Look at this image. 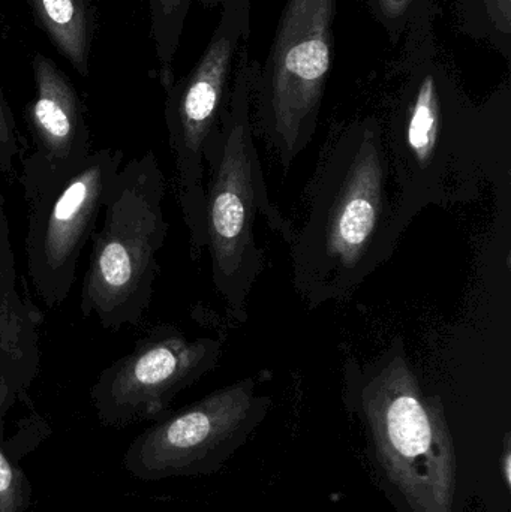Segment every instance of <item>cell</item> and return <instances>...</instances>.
<instances>
[{
  "label": "cell",
  "instance_id": "cell-1",
  "mask_svg": "<svg viewBox=\"0 0 511 512\" xmlns=\"http://www.w3.org/2000/svg\"><path fill=\"white\" fill-rule=\"evenodd\" d=\"M392 179L375 117L345 126L318 159L308 216L290 243L294 286L309 309L344 300L392 256L408 225Z\"/></svg>",
  "mask_w": 511,
  "mask_h": 512
},
{
  "label": "cell",
  "instance_id": "cell-2",
  "mask_svg": "<svg viewBox=\"0 0 511 512\" xmlns=\"http://www.w3.org/2000/svg\"><path fill=\"white\" fill-rule=\"evenodd\" d=\"M249 41L240 48L228 110L204 149L206 249L212 282L231 318L248 319V298L264 270L255 240L257 216L290 245L294 227L272 203L254 141Z\"/></svg>",
  "mask_w": 511,
  "mask_h": 512
},
{
  "label": "cell",
  "instance_id": "cell-3",
  "mask_svg": "<svg viewBox=\"0 0 511 512\" xmlns=\"http://www.w3.org/2000/svg\"><path fill=\"white\" fill-rule=\"evenodd\" d=\"M347 391L368 423L381 466L413 512H453L456 456L437 397L423 394L402 340L347 364Z\"/></svg>",
  "mask_w": 511,
  "mask_h": 512
},
{
  "label": "cell",
  "instance_id": "cell-4",
  "mask_svg": "<svg viewBox=\"0 0 511 512\" xmlns=\"http://www.w3.org/2000/svg\"><path fill=\"white\" fill-rule=\"evenodd\" d=\"M435 11L434 0L423 3L405 33L404 80L384 129L399 210L408 224L429 204L446 200L447 176L477 113L441 60Z\"/></svg>",
  "mask_w": 511,
  "mask_h": 512
},
{
  "label": "cell",
  "instance_id": "cell-5",
  "mask_svg": "<svg viewBox=\"0 0 511 512\" xmlns=\"http://www.w3.org/2000/svg\"><path fill=\"white\" fill-rule=\"evenodd\" d=\"M164 173L152 150L123 162L90 237L89 267L80 312L102 328L119 331L143 321L168 236Z\"/></svg>",
  "mask_w": 511,
  "mask_h": 512
},
{
  "label": "cell",
  "instance_id": "cell-6",
  "mask_svg": "<svg viewBox=\"0 0 511 512\" xmlns=\"http://www.w3.org/2000/svg\"><path fill=\"white\" fill-rule=\"evenodd\" d=\"M338 0H287L263 65L251 59L252 126L285 170L314 140L333 66Z\"/></svg>",
  "mask_w": 511,
  "mask_h": 512
},
{
  "label": "cell",
  "instance_id": "cell-7",
  "mask_svg": "<svg viewBox=\"0 0 511 512\" xmlns=\"http://www.w3.org/2000/svg\"><path fill=\"white\" fill-rule=\"evenodd\" d=\"M251 3L224 0L218 26L194 68L165 87V125L192 259L206 251L204 149L230 105L240 48L251 35Z\"/></svg>",
  "mask_w": 511,
  "mask_h": 512
},
{
  "label": "cell",
  "instance_id": "cell-8",
  "mask_svg": "<svg viewBox=\"0 0 511 512\" xmlns=\"http://www.w3.org/2000/svg\"><path fill=\"white\" fill-rule=\"evenodd\" d=\"M122 150H92L63 173L26 183L29 204L27 273L45 306H62L71 294L78 261L123 165Z\"/></svg>",
  "mask_w": 511,
  "mask_h": 512
},
{
  "label": "cell",
  "instance_id": "cell-9",
  "mask_svg": "<svg viewBox=\"0 0 511 512\" xmlns=\"http://www.w3.org/2000/svg\"><path fill=\"white\" fill-rule=\"evenodd\" d=\"M254 378L242 379L161 418L126 450L123 466L143 481L206 474L224 462L270 405Z\"/></svg>",
  "mask_w": 511,
  "mask_h": 512
},
{
  "label": "cell",
  "instance_id": "cell-10",
  "mask_svg": "<svg viewBox=\"0 0 511 512\" xmlns=\"http://www.w3.org/2000/svg\"><path fill=\"white\" fill-rule=\"evenodd\" d=\"M221 355V340L191 339L170 325L153 328L99 373L90 390L98 420L107 427L161 420L177 394L212 372Z\"/></svg>",
  "mask_w": 511,
  "mask_h": 512
},
{
  "label": "cell",
  "instance_id": "cell-11",
  "mask_svg": "<svg viewBox=\"0 0 511 512\" xmlns=\"http://www.w3.org/2000/svg\"><path fill=\"white\" fill-rule=\"evenodd\" d=\"M32 71L35 96L24 113L33 150L23 161L21 185L63 173L92 153L89 126L74 84L42 53L33 56Z\"/></svg>",
  "mask_w": 511,
  "mask_h": 512
},
{
  "label": "cell",
  "instance_id": "cell-12",
  "mask_svg": "<svg viewBox=\"0 0 511 512\" xmlns=\"http://www.w3.org/2000/svg\"><path fill=\"white\" fill-rule=\"evenodd\" d=\"M41 325V312L20 291L5 198L0 195V355L27 387L39 369Z\"/></svg>",
  "mask_w": 511,
  "mask_h": 512
},
{
  "label": "cell",
  "instance_id": "cell-13",
  "mask_svg": "<svg viewBox=\"0 0 511 512\" xmlns=\"http://www.w3.org/2000/svg\"><path fill=\"white\" fill-rule=\"evenodd\" d=\"M87 3V0H29L36 24L81 77H89L92 45L93 24Z\"/></svg>",
  "mask_w": 511,
  "mask_h": 512
},
{
  "label": "cell",
  "instance_id": "cell-14",
  "mask_svg": "<svg viewBox=\"0 0 511 512\" xmlns=\"http://www.w3.org/2000/svg\"><path fill=\"white\" fill-rule=\"evenodd\" d=\"M27 385L5 357L0 355V512H26L30 490L26 478L12 465L3 450V412Z\"/></svg>",
  "mask_w": 511,
  "mask_h": 512
},
{
  "label": "cell",
  "instance_id": "cell-15",
  "mask_svg": "<svg viewBox=\"0 0 511 512\" xmlns=\"http://www.w3.org/2000/svg\"><path fill=\"white\" fill-rule=\"evenodd\" d=\"M194 0H149L150 27L161 71L162 86L173 83V62L179 50L186 18Z\"/></svg>",
  "mask_w": 511,
  "mask_h": 512
},
{
  "label": "cell",
  "instance_id": "cell-16",
  "mask_svg": "<svg viewBox=\"0 0 511 512\" xmlns=\"http://www.w3.org/2000/svg\"><path fill=\"white\" fill-rule=\"evenodd\" d=\"M426 2L428 0H366L369 11L386 30L393 45L404 39L411 21Z\"/></svg>",
  "mask_w": 511,
  "mask_h": 512
},
{
  "label": "cell",
  "instance_id": "cell-17",
  "mask_svg": "<svg viewBox=\"0 0 511 512\" xmlns=\"http://www.w3.org/2000/svg\"><path fill=\"white\" fill-rule=\"evenodd\" d=\"M20 156V138L11 137L0 128V173L12 174Z\"/></svg>",
  "mask_w": 511,
  "mask_h": 512
},
{
  "label": "cell",
  "instance_id": "cell-18",
  "mask_svg": "<svg viewBox=\"0 0 511 512\" xmlns=\"http://www.w3.org/2000/svg\"><path fill=\"white\" fill-rule=\"evenodd\" d=\"M0 128H2L6 134L11 135V137L18 138L17 125H15L11 108H9L8 102H6L2 86H0Z\"/></svg>",
  "mask_w": 511,
  "mask_h": 512
},
{
  "label": "cell",
  "instance_id": "cell-19",
  "mask_svg": "<svg viewBox=\"0 0 511 512\" xmlns=\"http://www.w3.org/2000/svg\"><path fill=\"white\" fill-rule=\"evenodd\" d=\"M201 5L206 6V8H218V6L222 5L224 0H200Z\"/></svg>",
  "mask_w": 511,
  "mask_h": 512
},
{
  "label": "cell",
  "instance_id": "cell-20",
  "mask_svg": "<svg viewBox=\"0 0 511 512\" xmlns=\"http://www.w3.org/2000/svg\"><path fill=\"white\" fill-rule=\"evenodd\" d=\"M504 469H506L507 484H509V486H510L511 474H510V450H509V448H507V451H506V466H504Z\"/></svg>",
  "mask_w": 511,
  "mask_h": 512
},
{
  "label": "cell",
  "instance_id": "cell-21",
  "mask_svg": "<svg viewBox=\"0 0 511 512\" xmlns=\"http://www.w3.org/2000/svg\"><path fill=\"white\" fill-rule=\"evenodd\" d=\"M87 2H93V0H87Z\"/></svg>",
  "mask_w": 511,
  "mask_h": 512
}]
</instances>
